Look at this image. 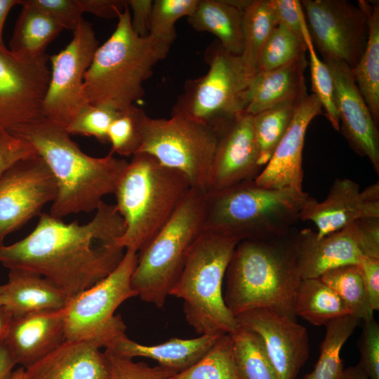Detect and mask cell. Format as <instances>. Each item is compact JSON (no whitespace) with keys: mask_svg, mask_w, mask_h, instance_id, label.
Segmentation results:
<instances>
[{"mask_svg":"<svg viewBox=\"0 0 379 379\" xmlns=\"http://www.w3.org/2000/svg\"><path fill=\"white\" fill-rule=\"evenodd\" d=\"M239 242L234 237L203 231L170 292L169 295L182 300L185 319L200 335L230 334L238 327L225 303L222 282Z\"/></svg>","mask_w":379,"mask_h":379,"instance_id":"52a82bcc","label":"cell"},{"mask_svg":"<svg viewBox=\"0 0 379 379\" xmlns=\"http://www.w3.org/2000/svg\"><path fill=\"white\" fill-rule=\"evenodd\" d=\"M357 364L369 379H379V324L374 318L364 321Z\"/></svg>","mask_w":379,"mask_h":379,"instance_id":"ee69618b","label":"cell"},{"mask_svg":"<svg viewBox=\"0 0 379 379\" xmlns=\"http://www.w3.org/2000/svg\"><path fill=\"white\" fill-rule=\"evenodd\" d=\"M199 0H156L153 1L149 36L169 46L176 38L175 22L190 17Z\"/></svg>","mask_w":379,"mask_h":379,"instance_id":"f35d334b","label":"cell"},{"mask_svg":"<svg viewBox=\"0 0 379 379\" xmlns=\"http://www.w3.org/2000/svg\"><path fill=\"white\" fill-rule=\"evenodd\" d=\"M310 195L246 181L205 194L203 231L240 241L282 236L300 220Z\"/></svg>","mask_w":379,"mask_h":379,"instance_id":"8992f818","label":"cell"},{"mask_svg":"<svg viewBox=\"0 0 379 379\" xmlns=\"http://www.w3.org/2000/svg\"><path fill=\"white\" fill-rule=\"evenodd\" d=\"M11 379H26L25 368L20 366L19 368L14 371Z\"/></svg>","mask_w":379,"mask_h":379,"instance_id":"11a10c76","label":"cell"},{"mask_svg":"<svg viewBox=\"0 0 379 379\" xmlns=\"http://www.w3.org/2000/svg\"><path fill=\"white\" fill-rule=\"evenodd\" d=\"M56 194L55 178L38 154L4 171L0 175V246L8 234L40 215Z\"/></svg>","mask_w":379,"mask_h":379,"instance_id":"2e32d148","label":"cell"},{"mask_svg":"<svg viewBox=\"0 0 379 379\" xmlns=\"http://www.w3.org/2000/svg\"><path fill=\"white\" fill-rule=\"evenodd\" d=\"M217 130L218 139L208 192L255 180L263 167L254 136L253 116L243 112Z\"/></svg>","mask_w":379,"mask_h":379,"instance_id":"ac0fdd59","label":"cell"},{"mask_svg":"<svg viewBox=\"0 0 379 379\" xmlns=\"http://www.w3.org/2000/svg\"><path fill=\"white\" fill-rule=\"evenodd\" d=\"M306 50L305 43L279 23L272 29L262 48L257 72L283 66L305 53Z\"/></svg>","mask_w":379,"mask_h":379,"instance_id":"74e56055","label":"cell"},{"mask_svg":"<svg viewBox=\"0 0 379 379\" xmlns=\"http://www.w3.org/2000/svg\"><path fill=\"white\" fill-rule=\"evenodd\" d=\"M20 4V0H0V45H4L3 29L7 15L15 5Z\"/></svg>","mask_w":379,"mask_h":379,"instance_id":"816d5d0a","label":"cell"},{"mask_svg":"<svg viewBox=\"0 0 379 379\" xmlns=\"http://www.w3.org/2000/svg\"><path fill=\"white\" fill-rule=\"evenodd\" d=\"M358 265L370 307L373 311L379 310V258L363 256Z\"/></svg>","mask_w":379,"mask_h":379,"instance_id":"7dc6e473","label":"cell"},{"mask_svg":"<svg viewBox=\"0 0 379 379\" xmlns=\"http://www.w3.org/2000/svg\"><path fill=\"white\" fill-rule=\"evenodd\" d=\"M7 132L32 145L49 168L57 186L49 214L59 219L95 211L114 193L128 163L112 152L100 158L85 154L65 128L44 117Z\"/></svg>","mask_w":379,"mask_h":379,"instance_id":"7a4b0ae2","label":"cell"},{"mask_svg":"<svg viewBox=\"0 0 379 379\" xmlns=\"http://www.w3.org/2000/svg\"><path fill=\"white\" fill-rule=\"evenodd\" d=\"M107 354L94 343L65 340L25 369L26 379H108Z\"/></svg>","mask_w":379,"mask_h":379,"instance_id":"603a6c76","label":"cell"},{"mask_svg":"<svg viewBox=\"0 0 379 379\" xmlns=\"http://www.w3.org/2000/svg\"><path fill=\"white\" fill-rule=\"evenodd\" d=\"M119 112L108 107L86 104L65 130L69 135L94 137L107 143L109 128Z\"/></svg>","mask_w":379,"mask_h":379,"instance_id":"60d3db41","label":"cell"},{"mask_svg":"<svg viewBox=\"0 0 379 379\" xmlns=\"http://www.w3.org/2000/svg\"><path fill=\"white\" fill-rule=\"evenodd\" d=\"M248 0H199L187 18L196 31L215 35L227 52L241 56L244 51L243 14Z\"/></svg>","mask_w":379,"mask_h":379,"instance_id":"4316f807","label":"cell"},{"mask_svg":"<svg viewBox=\"0 0 379 379\" xmlns=\"http://www.w3.org/2000/svg\"><path fill=\"white\" fill-rule=\"evenodd\" d=\"M12 319L11 314L4 306H0V343L5 338Z\"/></svg>","mask_w":379,"mask_h":379,"instance_id":"f5cc1de1","label":"cell"},{"mask_svg":"<svg viewBox=\"0 0 379 379\" xmlns=\"http://www.w3.org/2000/svg\"><path fill=\"white\" fill-rule=\"evenodd\" d=\"M55 20L62 29L74 32L84 20L79 0H21Z\"/></svg>","mask_w":379,"mask_h":379,"instance_id":"7bdbcfd3","label":"cell"},{"mask_svg":"<svg viewBox=\"0 0 379 379\" xmlns=\"http://www.w3.org/2000/svg\"><path fill=\"white\" fill-rule=\"evenodd\" d=\"M334 84L340 130L352 149L366 157L379 173V133L370 109L361 94L351 68L345 62L323 60Z\"/></svg>","mask_w":379,"mask_h":379,"instance_id":"d6986e66","label":"cell"},{"mask_svg":"<svg viewBox=\"0 0 379 379\" xmlns=\"http://www.w3.org/2000/svg\"><path fill=\"white\" fill-rule=\"evenodd\" d=\"M293 310L314 326L350 315L337 293L319 277L301 279L296 291Z\"/></svg>","mask_w":379,"mask_h":379,"instance_id":"f546056e","label":"cell"},{"mask_svg":"<svg viewBox=\"0 0 379 379\" xmlns=\"http://www.w3.org/2000/svg\"><path fill=\"white\" fill-rule=\"evenodd\" d=\"M340 297L350 314L363 321L373 318L358 265H348L331 269L319 277Z\"/></svg>","mask_w":379,"mask_h":379,"instance_id":"e575fe53","label":"cell"},{"mask_svg":"<svg viewBox=\"0 0 379 379\" xmlns=\"http://www.w3.org/2000/svg\"><path fill=\"white\" fill-rule=\"evenodd\" d=\"M293 228L286 234L240 241L226 270L225 303L236 317L267 308L295 319L293 310L301 280L293 251Z\"/></svg>","mask_w":379,"mask_h":379,"instance_id":"3957f363","label":"cell"},{"mask_svg":"<svg viewBox=\"0 0 379 379\" xmlns=\"http://www.w3.org/2000/svg\"><path fill=\"white\" fill-rule=\"evenodd\" d=\"M239 325L260 335L277 379H296L310 355L305 327L275 310L258 308L235 317Z\"/></svg>","mask_w":379,"mask_h":379,"instance_id":"e0dca14e","label":"cell"},{"mask_svg":"<svg viewBox=\"0 0 379 379\" xmlns=\"http://www.w3.org/2000/svg\"><path fill=\"white\" fill-rule=\"evenodd\" d=\"M322 113L314 94L298 105L291 124L272 156L255 178L262 187L302 191V151L307 128L311 121Z\"/></svg>","mask_w":379,"mask_h":379,"instance_id":"44dd1931","label":"cell"},{"mask_svg":"<svg viewBox=\"0 0 379 379\" xmlns=\"http://www.w3.org/2000/svg\"><path fill=\"white\" fill-rule=\"evenodd\" d=\"M84 13L104 18H117L127 6V0H79Z\"/></svg>","mask_w":379,"mask_h":379,"instance_id":"681fc988","label":"cell"},{"mask_svg":"<svg viewBox=\"0 0 379 379\" xmlns=\"http://www.w3.org/2000/svg\"><path fill=\"white\" fill-rule=\"evenodd\" d=\"M143 111L135 105L119 111L107 133L108 142L112 145L110 152L124 157L138 152L141 142L140 118Z\"/></svg>","mask_w":379,"mask_h":379,"instance_id":"ab89813d","label":"cell"},{"mask_svg":"<svg viewBox=\"0 0 379 379\" xmlns=\"http://www.w3.org/2000/svg\"><path fill=\"white\" fill-rule=\"evenodd\" d=\"M314 48L323 60L358 63L367 42L368 18L362 0L357 6L345 0L300 1Z\"/></svg>","mask_w":379,"mask_h":379,"instance_id":"4fadbf2b","label":"cell"},{"mask_svg":"<svg viewBox=\"0 0 379 379\" xmlns=\"http://www.w3.org/2000/svg\"><path fill=\"white\" fill-rule=\"evenodd\" d=\"M207 73L187 81L172 109L182 115L218 128L245 112L251 77L241 56L225 50L218 41L208 47Z\"/></svg>","mask_w":379,"mask_h":379,"instance_id":"30bf717a","label":"cell"},{"mask_svg":"<svg viewBox=\"0 0 379 379\" xmlns=\"http://www.w3.org/2000/svg\"><path fill=\"white\" fill-rule=\"evenodd\" d=\"M152 5L151 0H127V6L132 11L131 27L140 36L149 34Z\"/></svg>","mask_w":379,"mask_h":379,"instance_id":"c3c4849f","label":"cell"},{"mask_svg":"<svg viewBox=\"0 0 379 379\" xmlns=\"http://www.w3.org/2000/svg\"><path fill=\"white\" fill-rule=\"evenodd\" d=\"M301 102H281L253 116L254 136L263 168L288 128Z\"/></svg>","mask_w":379,"mask_h":379,"instance_id":"836d02e7","label":"cell"},{"mask_svg":"<svg viewBox=\"0 0 379 379\" xmlns=\"http://www.w3.org/2000/svg\"><path fill=\"white\" fill-rule=\"evenodd\" d=\"M278 23L284 25L304 41L303 25L305 18L300 1L298 0H270Z\"/></svg>","mask_w":379,"mask_h":379,"instance_id":"bcb514c9","label":"cell"},{"mask_svg":"<svg viewBox=\"0 0 379 379\" xmlns=\"http://www.w3.org/2000/svg\"><path fill=\"white\" fill-rule=\"evenodd\" d=\"M359 321L352 315H345L326 325V334L320 345L318 361L312 371L302 379L340 378L344 370L340 350Z\"/></svg>","mask_w":379,"mask_h":379,"instance_id":"1f68e13d","label":"cell"},{"mask_svg":"<svg viewBox=\"0 0 379 379\" xmlns=\"http://www.w3.org/2000/svg\"><path fill=\"white\" fill-rule=\"evenodd\" d=\"M36 154L34 148L27 141L6 131H0V175L20 159Z\"/></svg>","mask_w":379,"mask_h":379,"instance_id":"f6af8a7d","label":"cell"},{"mask_svg":"<svg viewBox=\"0 0 379 379\" xmlns=\"http://www.w3.org/2000/svg\"><path fill=\"white\" fill-rule=\"evenodd\" d=\"M293 246L300 279L319 278L331 269L358 265L363 256L379 258V218L358 220L322 237L309 228L295 231Z\"/></svg>","mask_w":379,"mask_h":379,"instance_id":"7c38bea8","label":"cell"},{"mask_svg":"<svg viewBox=\"0 0 379 379\" xmlns=\"http://www.w3.org/2000/svg\"><path fill=\"white\" fill-rule=\"evenodd\" d=\"M137 260L136 251L126 249L111 273L69 299L65 307L66 340L90 341L105 348L125 333V324L114 312L125 300L137 296L131 284Z\"/></svg>","mask_w":379,"mask_h":379,"instance_id":"8fae6325","label":"cell"},{"mask_svg":"<svg viewBox=\"0 0 379 379\" xmlns=\"http://www.w3.org/2000/svg\"><path fill=\"white\" fill-rule=\"evenodd\" d=\"M303 38L309 51L312 90L319 101L325 116L336 131H340V121L335 102L333 77L328 65L319 59L313 46L307 27L303 25Z\"/></svg>","mask_w":379,"mask_h":379,"instance_id":"8d00e7d4","label":"cell"},{"mask_svg":"<svg viewBox=\"0 0 379 379\" xmlns=\"http://www.w3.org/2000/svg\"><path fill=\"white\" fill-rule=\"evenodd\" d=\"M95 211L84 225L41 213L26 237L0 246V262L38 274L73 298L111 273L125 253L117 242L126 225L114 205L102 201Z\"/></svg>","mask_w":379,"mask_h":379,"instance_id":"6da1fadb","label":"cell"},{"mask_svg":"<svg viewBox=\"0 0 379 379\" xmlns=\"http://www.w3.org/2000/svg\"><path fill=\"white\" fill-rule=\"evenodd\" d=\"M230 334L234 361L243 379H277L258 334L239 324Z\"/></svg>","mask_w":379,"mask_h":379,"instance_id":"d6a6232c","label":"cell"},{"mask_svg":"<svg viewBox=\"0 0 379 379\" xmlns=\"http://www.w3.org/2000/svg\"><path fill=\"white\" fill-rule=\"evenodd\" d=\"M105 352L110 364L108 379H170L176 373L159 365L150 366L142 361L135 362L131 358Z\"/></svg>","mask_w":379,"mask_h":379,"instance_id":"b9f144b4","label":"cell"},{"mask_svg":"<svg viewBox=\"0 0 379 379\" xmlns=\"http://www.w3.org/2000/svg\"><path fill=\"white\" fill-rule=\"evenodd\" d=\"M98 46L91 25L83 20L65 48L50 55L51 77L42 108L44 118L66 128L88 104L83 93L84 76Z\"/></svg>","mask_w":379,"mask_h":379,"instance_id":"5bb4252c","label":"cell"},{"mask_svg":"<svg viewBox=\"0 0 379 379\" xmlns=\"http://www.w3.org/2000/svg\"><path fill=\"white\" fill-rule=\"evenodd\" d=\"M305 53L279 67L257 72L251 79L245 112L252 116L284 102H301L307 94Z\"/></svg>","mask_w":379,"mask_h":379,"instance_id":"cb8c5ba5","label":"cell"},{"mask_svg":"<svg viewBox=\"0 0 379 379\" xmlns=\"http://www.w3.org/2000/svg\"><path fill=\"white\" fill-rule=\"evenodd\" d=\"M70 298L46 278L34 272L11 269L3 306L13 318L63 309Z\"/></svg>","mask_w":379,"mask_h":379,"instance_id":"484cf974","label":"cell"},{"mask_svg":"<svg viewBox=\"0 0 379 379\" xmlns=\"http://www.w3.org/2000/svg\"><path fill=\"white\" fill-rule=\"evenodd\" d=\"M6 291V284L0 286V306L4 304V297Z\"/></svg>","mask_w":379,"mask_h":379,"instance_id":"9f6ffc18","label":"cell"},{"mask_svg":"<svg viewBox=\"0 0 379 379\" xmlns=\"http://www.w3.org/2000/svg\"><path fill=\"white\" fill-rule=\"evenodd\" d=\"M170 379H243L234 361L230 334L222 335L199 360Z\"/></svg>","mask_w":379,"mask_h":379,"instance_id":"d590c367","label":"cell"},{"mask_svg":"<svg viewBox=\"0 0 379 379\" xmlns=\"http://www.w3.org/2000/svg\"><path fill=\"white\" fill-rule=\"evenodd\" d=\"M65 340L64 307L13 318L3 343L16 364L26 369Z\"/></svg>","mask_w":379,"mask_h":379,"instance_id":"7402d4cb","label":"cell"},{"mask_svg":"<svg viewBox=\"0 0 379 379\" xmlns=\"http://www.w3.org/2000/svg\"><path fill=\"white\" fill-rule=\"evenodd\" d=\"M278 24L270 0H249L243 14L244 51L241 58L251 77L257 73L262 48Z\"/></svg>","mask_w":379,"mask_h":379,"instance_id":"4dcf8cb0","label":"cell"},{"mask_svg":"<svg viewBox=\"0 0 379 379\" xmlns=\"http://www.w3.org/2000/svg\"><path fill=\"white\" fill-rule=\"evenodd\" d=\"M191 188L183 173L164 166L153 156L144 152L133 155L114 192L115 208L126 225L117 246L140 251L165 225Z\"/></svg>","mask_w":379,"mask_h":379,"instance_id":"5b68a950","label":"cell"},{"mask_svg":"<svg viewBox=\"0 0 379 379\" xmlns=\"http://www.w3.org/2000/svg\"><path fill=\"white\" fill-rule=\"evenodd\" d=\"M22 11L10 40V50L25 58H36L46 53L48 44L63 29L45 13L21 3Z\"/></svg>","mask_w":379,"mask_h":379,"instance_id":"f1b7e54d","label":"cell"},{"mask_svg":"<svg viewBox=\"0 0 379 379\" xmlns=\"http://www.w3.org/2000/svg\"><path fill=\"white\" fill-rule=\"evenodd\" d=\"M222 335H201L192 339L178 338L155 345H145L128 338L124 333L105 347V351L133 359L149 358L176 373L193 365L204 356Z\"/></svg>","mask_w":379,"mask_h":379,"instance_id":"d4e9b609","label":"cell"},{"mask_svg":"<svg viewBox=\"0 0 379 379\" xmlns=\"http://www.w3.org/2000/svg\"><path fill=\"white\" fill-rule=\"evenodd\" d=\"M50 55H18L0 45V131L10 130L43 117L48 90Z\"/></svg>","mask_w":379,"mask_h":379,"instance_id":"9a60e30c","label":"cell"},{"mask_svg":"<svg viewBox=\"0 0 379 379\" xmlns=\"http://www.w3.org/2000/svg\"><path fill=\"white\" fill-rule=\"evenodd\" d=\"M368 18V34L365 50L352 69L356 84L372 117L379 123V1H363Z\"/></svg>","mask_w":379,"mask_h":379,"instance_id":"83f0119b","label":"cell"},{"mask_svg":"<svg viewBox=\"0 0 379 379\" xmlns=\"http://www.w3.org/2000/svg\"><path fill=\"white\" fill-rule=\"evenodd\" d=\"M205 194L192 187L165 225L138 252L131 284L144 302L162 307L169 296L203 232Z\"/></svg>","mask_w":379,"mask_h":379,"instance_id":"ba28073f","label":"cell"},{"mask_svg":"<svg viewBox=\"0 0 379 379\" xmlns=\"http://www.w3.org/2000/svg\"><path fill=\"white\" fill-rule=\"evenodd\" d=\"M117 19L116 29L98 46L85 74L83 93L88 104L122 111L143 97L144 82L171 46L149 35H138L128 6Z\"/></svg>","mask_w":379,"mask_h":379,"instance_id":"277c9868","label":"cell"},{"mask_svg":"<svg viewBox=\"0 0 379 379\" xmlns=\"http://www.w3.org/2000/svg\"><path fill=\"white\" fill-rule=\"evenodd\" d=\"M140 131L137 153L153 156L164 166L183 173L192 188L208 192L218 139L216 128L182 115L154 119L143 111Z\"/></svg>","mask_w":379,"mask_h":379,"instance_id":"9c48e42d","label":"cell"},{"mask_svg":"<svg viewBox=\"0 0 379 379\" xmlns=\"http://www.w3.org/2000/svg\"><path fill=\"white\" fill-rule=\"evenodd\" d=\"M15 365L10 351L2 341L0 343V379H11Z\"/></svg>","mask_w":379,"mask_h":379,"instance_id":"f907efd6","label":"cell"},{"mask_svg":"<svg viewBox=\"0 0 379 379\" xmlns=\"http://www.w3.org/2000/svg\"><path fill=\"white\" fill-rule=\"evenodd\" d=\"M339 379H369L366 373L358 366L343 370Z\"/></svg>","mask_w":379,"mask_h":379,"instance_id":"db71d44e","label":"cell"},{"mask_svg":"<svg viewBox=\"0 0 379 379\" xmlns=\"http://www.w3.org/2000/svg\"><path fill=\"white\" fill-rule=\"evenodd\" d=\"M367 218H379L378 182L361 190L350 179L336 178L324 201L308 197L300 220L312 222L317 236L322 237Z\"/></svg>","mask_w":379,"mask_h":379,"instance_id":"ffe728a7","label":"cell"}]
</instances>
